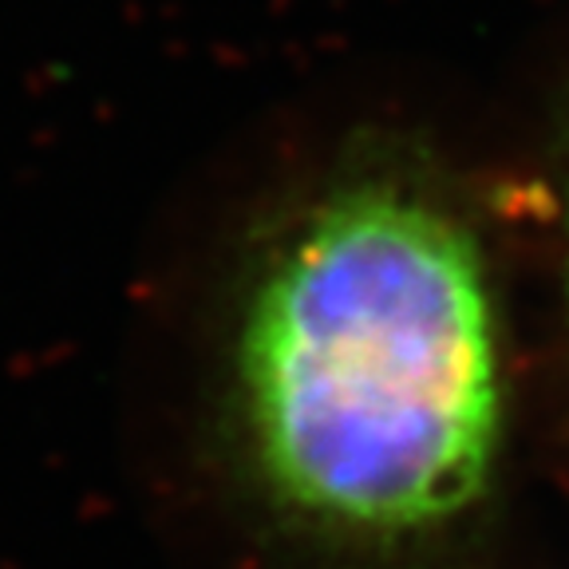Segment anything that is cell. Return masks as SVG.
Masks as SVG:
<instances>
[{
	"mask_svg": "<svg viewBox=\"0 0 569 569\" xmlns=\"http://www.w3.org/2000/svg\"><path fill=\"white\" fill-rule=\"evenodd\" d=\"M261 502L356 553H408L487 502L507 443L502 320L459 198L411 159H352L261 233L226 340Z\"/></svg>",
	"mask_w": 569,
	"mask_h": 569,
	"instance_id": "cell-1",
	"label": "cell"
},
{
	"mask_svg": "<svg viewBox=\"0 0 569 569\" xmlns=\"http://www.w3.org/2000/svg\"><path fill=\"white\" fill-rule=\"evenodd\" d=\"M566 233H569V194H566ZM566 284H569V273H566Z\"/></svg>",
	"mask_w": 569,
	"mask_h": 569,
	"instance_id": "cell-2",
	"label": "cell"
}]
</instances>
